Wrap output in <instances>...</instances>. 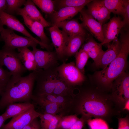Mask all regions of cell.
<instances>
[{"label": "cell", "instance_id": "36", "mask_svg": "<svg viewBox=\"0 0 129 129\" xmlns=\"http://www.w3.org/2000/svg\"><path fill=\"white\" fill-rule=\"evenodd\" d=\"M0 64V87L4 89L12 76L9 71L4 70Z\"/></svg>", "mask_w": 129, "mask_h": 129}, {"label": "cell", "instance_id": "6", "mask_svg": "<svg viewBox=\"0 0 129 129\" xmlns=\"http://www.w3.org/2000/svg\"><path fill=\"white\" fill-rule=\"evenodd\" d=\"M57 71L59 76L63 81L76 89L85 81V75L78 69L73 61L63 63L58 67Z\"/></svg>", "mask_w": 129, "mask_h": 129}, {"label": "cell", "instance_id": "24", "mask_svg": "<svg viewBox=\"0 0 129 129\" xmlns=\"http://www.w3.org/2000/svg\"><path fill=\"white\" fill-rule=\"evenodd\" d=\"M85 36L80 35L69 37L65 50V55L67 59L75 55L85 41Z\"/></svg>", "mask_w": 129, "mask_h": 129}, {"label": "cell", "instance_id": "37", "mask_svg": "<svg viewBox=\"0 0 129 129\" xmlns=\"http://www.w3.org/2000/svg\"><path fill=\"white\" fill-rule=\"evenodd\" d=\"M124 11L123 16L124 19L122 20L124 27H128L129 24V0H124ZM125 29H126V28Z\"/></svg>", "mask_w": 129, "mask_h": 129}, {"label": "cell", "instance_id": "48", "mask_svg": "<svg viewBox=\"0 0 129 129\" xmlns=\"http://www.w3.org/2000/svg\"><path fill=\"white\" fill-rule=\"evenodd\" d=\"M110 129H113L112 128H110Z\"/></svg>", "mask_w": 129, "mask_h": 129}, {"label": "cell", "instance_id": "30", "mask_svg": "<svg viewBox=\"0 0 129 129\" xmlns=\"http://www.w3.org/2000/svg\"><path fill=\"white\" fill-rule=\"evenodd\" d=\"M75 114L63 116L58 124L56 129H69L79 119Z\"/></svg>", "mask_w": 129, "mask_h": 129}, {"label": "cell", "instance_id": "20", "mask_svg": "<svg viewBox=\"0 0 129 129\" xmlns=\"http://www.w3.org/2000/svg\"><path fill=\"white\" fill-rule=\"evenodd\" d=\"M26 26L33 33L39 38L40 42L48 46L49 44V39L45 34L44 29V27L39 22L34 20L27 16L21 15Z\"/></svg>", "mask_w": 129, "mask_h": 129}, {"label": "cell", "instance_id": "15", "mask_svg": "<svg viewBox=\"0 0 129 129\" xmlns=\"http://www.w3.org/2000/svg\"><path fill=\"white\" fill-rule=\"evenodd\" d=\"M87 5V13L97 20L102 26L110 18L111 13L105 6L103 0H92Z\"/></svg>", "mask_w": 129, "mask_h": 129}, {"label": "cell", "instance_id": "41", "mask_svg": "<svg viewBox=\"0 0 129 129\" xmlns=\"http://www.w3.org/2000/svg\"><path fill=\"white\" fill-rule=\"evenodd\" d=\"M23 65L27 70L29 71H35L36 69L35 61L27 60L23 62Z\"/></svg>", "mask_w": 129, "mask_h": 129}, {"label": "cell", "instance_id": "27", "mask_svg": "<svg viewBox=\"0 0 129 129\" xmlns=\"http://www.w3.org/2000/svg\"><path fill=\"white\" fill-rule=\"evenodd\" d=\"M37 104L40 106L44 110L43 113L52 114L69 115L63 108L58 104L54 102H44Z\"/></svg>", "mask_w": 129, "mask_h": 129}, {"label": "cell", "instance_id": "11", "mask_svg": "<svg viewBox=\"0 0 129 129\" xmlns=\"http://www.w3.org/2000/svg\"><path fill=\"white\" fill-rule=\"evenodd\" d=\"M39 112L33 106L25 112L12 118L0 129H22L35 119L39 117Z\"/></svg>", "mask_w": 129, "mask_h": 129}, {"label": "cell", "instance_id": "1", "mask_svg": "<svg viewBox=\"0 0 129 129\" xmlns=\"http://www.w3.org/2000/svg\"><path fill=\"white\" fill-rule=\"evenodd\" d=\"M76 88L79 92L72 98L71 113L73 114L88 119L101 118L108 123L115 117H121L122 113L116 107L110 92L96 85L83 84Z\"/></svg>", "mask_w": 129, "mask_h": 129}, {"label": "cell", "instance_id": "43", "mask_svg": "<svg viewBox=\"0 0 129 129\" xmlns=\"http://www.w3.org/2000/svg\"><path fill=\"white\" fill-rule=\"evenodd\" d=\"M129 100H128L125 103L123 109V112H125L129 113Z\"/></svg>", "mask_w": 129, "mask_h": 129}, {"label": "cell", "instance_id": "22", "mask_svg": "<svg viewBox=\"0 0 129 129\" xmlns=\"http://www.w3.org/2000/svg\"><path fill=\"white\" fill-rule=\"evenodd\" d=\"M84 7H66L60 8L52 14V20L53 25L72 18L84 8Z\"/></svg>", "mask_w": 129, "mask_h": 129}, {"label": "cell", "instance_id": "4", "mask_svg": "<svg viewBox=\"0 0 129 129\" xmlns=\"http://www.w3.org/2000/svg\"><path fill=\"white\" fill-rule=\"evenodd\" d=\"M110 93L115 106L122 113L126 102L129 100V75L126 71L114 81Z\"/></svg>", "mask_w": 129, "mask_h": 129}, {"label": "cell", "instance_id": "2", "mask_svg": "<svg viewBox=\"0 0 129 129\" xmlns=\"http://www.w3.org/2000/svg\"><path fill=\"white\" fill-rule=\"evenodd\" d=\"M122 29L119 40L121 44L120 51L116 57L108 66L95 74V85L102 89L110 92L112 84L121 74L126 71L129 53V32L128 29Z\"/></svg>", "mask_w": 129, "mask_h": 129}, {"label": "cell", "instance_id": "14", "mask_svg": "<svg viewBox=\"0 0 129 129\" xmlns=\"http://www.w3.org/2000/svg\"><path fill=\"white\" fill-rule=\"evenodd\" d=\"M80 12V19L82 22L81 24L84 28L87 30L93 36L101 43H102L104 38L102 25L92 17L88 14L83 9Z\"/></svg>", "mask_w": 129, "mask_h": 129}, {"label": "cell", "instance_id": "3", "mask_svg": "<svg viewBox=\"0 0 129 129\" xmlns=\"http://www.w3.org/2000/svg\"><path fill=\"white\" fill-rule=\"evenodd\" d=\"M35 81L33 71L25 76H12L1 94L0 110L16 102H30Z\"/></svg>", "mask_w": 129, "mask_h": 129}, {"label": "cell", "instance_id": "9", "mask_svg": "<svg viewBox=\"0 0 129 129\" xmlns=\"http://www.w3.org/2000/svg\"><path fill=\"white\" fill-rule=\"evenodd\" d=\"M37 69L44 70L57 68L59 65L58 56L55 51H44L33 48Z\"/></svg>", "mask_w": 129, "mask_h": 129}, {"label": "cell", "instance_id": "8", "mask_svg": "<svg viewBox=\"0 0 129 129\" xmlns=\"http://www.w3.org/2000/svg\"><path fill=\"white\" fill-rule=\"evenodd\" d=\"M0 64L7 67L12 76H22L27 70L14 50L2 48L0 50Z\"/></svg>", "mask_w": 129, "mask_h": 129}, {"label": "cell", "instance_id": "46", "mask_svg": "<svg viewBox=\"0 0 129 129\" xmlns=\"http://www.w3.org/2000/svg\"><path fill=\"white\" fill-rule=\"evenodd\" d=\"M4 89L0 87V96H1V94Z\"/></svg>", "mask_w": 129, "mask_h": 129}, {"label": "cell", "instance_id": "31", "mask_svg": "<svg viewBox=\"0 0 129 129\" xmlns=\"http://www.w3.org/2000/svg\"><path fill=\"white\" fill-rule=\"evenodd\" d=\"M35 4L41 11L46 14H52L54 12V2L51 0H32Z\"/></svg>", "mask_w": 129, "mask_h": 129}, {"label": "cell", "instance_id": "13", "mask_svg": "<svg viewBox=\"0 0 129 129\" xmlns=\"http://www.w3.org/2000/svg\"><path fill=\"white\" fill-rule=\"evenodd\" d=\"M124 27L121 18L119 16L113 17L108 23L102 26L104 40L101 44L102 45L107 44L118 38L119 34Z\"/></svg>", "mask_w": 129, "mask_h": 129}, {"label": "cell", "instance_id": "45", "mask_svg": "<svg viewBox=\"0 0 129 129\" xmlns=\"http://www.w3.org/2000/svg\"><path fill=\"white\" fill-rule=\"evenodd\" d=\"M3 26L4 25L0 20V32L4 29L3 27Z\"/></svg>", "mask_w": 129, "mask_h": 129}, {"label": "cell", "instance_id": "25", "mask_svg": "<svg viewBox=\"0 0 129 129\" xmlns=\"http://www.w3.org/2000/svg\"><path fill=\"white\" fill-rule=\"evenodd\" d=\"M39 113V117L42 129H56L59 120L64 116L62 114Z\"/></svg>", "mask_w": 129, "mask_h": 129}, {"label": "cell", "instance_id": "5", "mask_svg": "<svg viewBox=\"0 0 129 129\" xmlns=\"http://www.w3.org/2000/svg\"><path fill=\"white\" fill-rule=\"evenodd\" d=\"M57 67L46 70L37 69L33 71L36 81L33 95L52 94L58 75Z\"/></svg>", "mask_w": 129, "mask_h": 129}, {"label": "cell", "instance_id": "47", "mask_svg": "<svg viewBox=\"0 0 129 129\" xmlns=\"http://www.w3.org/2000/svg\"><path fill=\"white\" fill-rule=\"evenodd\" d=\"M83 129H88L86 127H85V126L84 127V128H83Z\"/></svg>", "mask_w": 129, "mask_h": 129}, {"label": "cell", "instance_id": "10", "mask_svg": "<svg viewBox=\"0 0 129 129\" xmlns=\"http://www.w3.org/2000/svg\"><path fill=\"white\" fill-rule=\"evenodd\" d=\"M49 30L59 60L62 63L65 62L67 59L65 55V50L69 36L63 31L55 25L50 27Z\"/></svg>", "mask_w": 129, "mask_h": 129}, {"label": "cell", "instance_id": "38", "mask_svg": "<svg viewBox=\"0 0 129 129\" xmlns=\"http://www.w3.org/2000/svg\"><path fill=\"white\" fill-rule=\"evenodd\" d=\"M118 120V129H129V115L127 114L125 117H117Z\"/></svg>", "mask_w": 129, "mask_h": 129}, {"label": "cell", "instance_id": "44", "mask_svg": "<svg viewBox=\"0 0 129 129\" xmlns=\"http://www.w3.org/2000/svg\"><path fill=\"white\" fill-rule=\"evenodd\" d=\"M5 121L2 116L0 115V129L4 124V123Z\"/></svg>", "mask_w": 129, "mask_h": 129}, {"label": "cell", "instance_id": "28", "mask_svg": "<svg viewBox=\"0 0 129 129\" xmlns=\"http://www.w3.org/2000/svg\"><path fill=\"white\" fill-rule=\"evenodd\" d=\"M103 3L110 13L123 16L124 8V0H104Z\"/></svg>", "mask_w": 129, "mask_h": 129}, {"label": "cell", "instance_id": "12", "mask_svg": "<svg viewBox=\"0 0 129 129\" xmlns=\"http://www.w3.org/2000/svg\"><path fill=\"white\" fill-rule=\"evenodd\" d=\"M0 20L3 25L6 26L13 30L19 32L26 37H28L36 42L41 47L47 49V45L42 43L34 37L27 30L24 25L16 17L7 14L2 11H0Z\"/></svg>", "mask_w": 129, "mask_h": 129}, {"label": "cell", "instance_id": "18", "mask_svg": "<svg viewBox=\"0 0 129 129\" xmlns=\"http://www.w3.org/2000/svg\"><path fill=\"white\" fill-rule=\"evenodd\" d=\"M24 5L23 8L17 10L16 14L26 15L41 23L44 27L50 25V24L44 19L32 0H27Z\"/></svg>", "mask_w": 129, "mask_h": 129}, {"label": "cell", "instance_id": "40", "mask_svg": "<svg viewBox=\"0 0 129 129\" xmlns=\"http://www.w3.org/2000/svg\"><path fill=\"white\" fill-rule=\"evenodd\" d=\"M22 129H42L40 121L36 118Z\"/></svg>", "mask_w": 129, "mask_h": 129}, {"label": "cell", "instance_id": "21", "mask_svg": "<svg viewBox=\"0 0 129 129\" xmlns=\"http://www.w3.org/2000/svg\"><path fill=\"white\" fill-rule=\"evenodd\" d=\"M102 45L90 37L87 42L82 46V49L87 54L89 57L93 60L94 64L98 62L104 52L102 48Z\"/></svg>", "mask_w": 129, "mask_h": 129}, {"label": "cell", "instance_id": "35", "mask_svg": "<svg viewBox=\"0 0 129 129\" xmlns=\"http://www.w3.org/2000/svg\"><path fill=\"white\" fill-rule=\"evenodd\" d=\"M19 53V58L22 63L27 60L35 61L34 55L32 52L28 48L25 47L17 49Z\"/></svg>", "mask_w": 129, "mask_h": 129}, {"label": "cell", "instance_id": "23", "mask_svg": "<svg viewBox=\"0 0 129 129\" xmlns=\"http://www.w3.org/2000/svg\"><path fill=\"white\" fill-rule=\"evenodd\" d=\"M34 106V104L30 102L11 103L7 106L5 111L1 115L6 121L25 112Z\"/></svg>", "mask_w": 129, "mask_h": 129}, {"label": "cell", "instance_id": "39", "mask_svg": "<svg viewBox=\"0 0 129 129\" xmlns=\"http://www.w3.org/2000/svg\"><path fill=\"white\" fill-rule=\"evenodd\" d=\"M88 119L84 117L81 116L69 129H83L86 124Z\"/></svg>", "mask_w": 129, "mask_h": 129}, {"label": "cell", "instance_id": "7", "mask_svg": "<svg viewBox=\"0 0 129 129\" xmlns=\"http://www.w3.org/2000/svg\"><path fill=\"white\" fill-rule=\"evenodd\" d=\"M0 41L5 42L3 48L14 50L23 47L36 48L38 44L31 39L16 34L13 30L4 29L0 32Z\"/></svg>", "mask_w": 129, "mask_h": 129}, {"label": "cell", "instance_id": "26", "mask_svg": "<svg viewBox=\"0 0 129 129\" xmlns=\"http://www.w3.org/2000/svg\"><path fill=\"white\" fill-rule=\"evenodd\" d=\"M75 88L72 87L63 81L58 75L55 86L52 94L64 96L73 97Z\"/></svg>", "mask_w": 129, "mask_h": 129}, {"label": "cell", "instance_id": "19", "mask_svg": "<svg viewBox=\"0 0 129 129\" xmlns=\"http://www.w3.org/2000/svg\"><path fill=\"white\" fill-rule=\"evenodd\" d=\"M53 25L61 28L69 37L77 35H86V32L81 24L75 19L67 20Z\"/></svg>", "mask_w": 129, "mask_h": 129}, {"label": "cell", "instance_id": "17", "mask_svg": "<svg viewBox=\"0 0 129 129\" xmlns=\"http://www.w3.org/2000/svg\"><path fill=\"white\" fill-rule=\"evenodd\" d=\"M107 49L95 65L97 67L104 69L108 66L119 54L121 48V44L118 38L112 41L111 44H107Z\"/></svg>", "mask_w": 129, "mask_h": 129}, {"label": "cell", "instance_id": "42", "mask_svg": "<svg viewBox=\"0 0 129 129\" xmlns=\"http://www.w3.org/2000/svg\"><path fill=\"white\" fill-rule=\"evenodd\" d=\"M6 6V0H0V11H4Z\"/></svg>", "mask_w": 129, "mask_h": 129}, {"label": "cell", "instance_id": "29", "mask_svg": "<svg viewBox=\"0 0 129 129\" xmlns=\"http://www.w3.org/2000/svg\"><path fill=\"white\" fill-rule=\"evenodd\" d=\"M75 55V65L80 71L84 75L85 67L89 57L86 52L82 48Z\"/></svg>", "mask_w": 129, "mask_h": 129}, {"label": "cell", "instance_id": "16", "mask_svg": "<svg viewBox=\"0 0 129 129\" xmlns=\"http://www.w3.org/2000/svg\"><path fill=\"white\" fill-rule=\"evenodd\" d=\"M73 97L71 96H58L52 94L33 95L32 100L37 104L44 102L56 103L61 106L69 114L71 113Z\"/></svg>", "mask_w": 129, "mask_h": 129}, {"label": "cell", "instance_id": "34", "mask_svg": "<svg viewBox=\"0 0 129 129\" xmlns=\"http://www.w3.org/2000/svg\"><path fill=\"white\" fill-rule=\"evenodd\" d=\"M89 129H110L108 123L100 118H90L86 121Z\"/></svg>", "mask_w": 129, "mask_h": 129}, {"label": "cell", "instance_id": "32", "mask_svg": "<svg viewBox=\"0 0 129 129\" xmlns=\"http://www.w3.org/2000/svg\"><path fill=\"white\" fill-rule=\"evenodd\" d=\"M25 0H6V6L3 11L9 14H16L17 10L26 2Z\"/></svg>", "mask_w": 129, "mask_h": 129}, {"label": "cell", "instance_id": "33", "mask_svg": "<svg viewBox=\"0 0 129 129\" xmlns=\"http://www.w3.org/2000/svg\"><path fill=\"white\" fill-rule=\"evenodd\" d=\"M92 1L91 0H59V5L61 8L66 7H84Z\"/></svg>", "mask_w": 129, "mask_h": 129}]
</instances>
